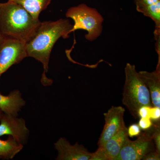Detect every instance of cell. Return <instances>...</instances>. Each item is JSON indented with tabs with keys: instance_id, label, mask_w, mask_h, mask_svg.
<instances>
[{
	"instance_id": "obj_17",
	"label": "cell",
	"mask_w": 160,
	"mask_h": 160,
	"mask_svg": "<svg viewBox=\"0 0 160 160\" xmlns=\"http://www.w3.org/2000/svg\"><path fill=\"white\" fill-rule=\"evenodd\" d=\"M138 125L140 126L141 129L146 130L151 128L153 125L152 120L150 118H140Z\"/></svg>"
},
{
	"instance_id": "obj_5",
	"label": "cell",
	"mask_w": 160,
	"mask_h": 160,
	"mask_svg": "<svg viewBox=\"0 0 160 160\" xmlns=\"http://www.w3.org/2000/svg\"><path fill=\"white\" fill-rule=\"evenodd\" d=\"M153 125L141 133L134 141L126 139L116 160H140L150 152L155 150L152 140Z\"/></svg>"
},
{
	"instance_id": "obj_13",
	"label": "cell",
	"mask_w": 160,
	"mask_h": 160,
	"mask_svg": "<svg viewBox=\"0 0 160 160\" xmlns=\"http://www.w3.org/2000/svg\"><path fill=\"white\" fill-rule=\"evenodd\" d=\"M20 5L35 19H39L41 12L48 7L51 0H8Z\"/></svg>"
},
{
	"instance_id": "obj_23",
	"label": "cell",
	"mask_w": 160,
	"mask_h": 160,
	"mask_svg": "<svg viewBox=\"0 0 160 160\" xmlns=\"http://www.w3.org/2000/svg\"><path fill=\"white\" fill-rule=\"evenodd\" d=\"M3 113H4V112L2 111V109H0V121H1V118H2V117Z\"/></svg>"
},
{
	"instance_id": "obj_24",
	"label": "cell",
	"mask_w": 160,
	"mask_h": 160,
	"mask_svg": "<svg viewBox=\"0 0 160 160\" xmlns=\"http://www.w3.org/2000/svg\"><path fill=\"white\" fill-rule=\"evenodd\" d=\"M2 3H0V7L2 6Z\"/></svg>"
},
{
	"instance_id": "obj_18",
	"label": "cell",
	"mask_w": 160,
	"mask_h": 160,
	"mask_svg": "<svg viewBox=\"0 0 160 160\" xmlns=\"http://www.w3.org/2000/svg\"><path fill=\"white\" fill-rule=\"evenodd\" d=\"M129 137L133 138L138 136L141 133V129L138 124H133L127 128Z\"/></svg>"
},
{
	"instance_id": "obj_3",
	"label": "cell",
	"mask_w": 160,
	"mask_h": 160,
	"mask_svg": "<svg viewBox=\"0 0 160 160\" xmlns=\"http://www.w3.org/2000/svg\"><path fill=\"white\" fill-rule=\"evenodd\" d=\"M122 102L135 119L138 118L139 109L144 106H152L149 89L134 65L126 64Z\"/></svg>"
},
{
	"instance_id": "obj_7",
	"label": "cell",
	"mask_w": 160,
	"mask_h": 160,
	"mask_svg": "<svg viewBox=\"0 0 160 160\" xmlns=\"http://www.w3.org/2000/svg\"><path fill=\"white\" fill-rule=\"evenodd\" d=\"M125 109L122 106H112L104 113L105 125L98 142V147H102L125 125Z\"/></svg>"
},
{
	"instance_id": "obj_14",
	"label": "cell",
	"mask_w": 160,
	"mask_h": 160,
	"mask_svg": "<svg viewBox=\"0 0 160 160\" xmlns=\"http://www.w3.org/2000/svg\"><path fill=\"white\" fill-rule=\"evenodd\" d=\"M23 148V145L12 137L6 140L0 139V159H11Z\"/></svg>"
},
{
	"instance_id": "obj_19",
	"label": "cell",
	"mask_w": 160,
	"mask_h": 160,
	"mask_svg": "<svg viewBox=\"0 0 160 160\" xmlns=\"http://www.w3.org/2000/svg\"><path fill=\"white\" fill-rule=\"evenodd\" d=\"M149 116L152 120L157 121L160 120V108L155 106L151 107Z\"/></svg>"
},
{
	"instance_id": "obj_8",
	"label": "cell",
	"mask_w": 160,
	"mask_h": 160,
	"mask_svg": "<svg viewBox=\"0 0 160 160\" xmlns=\"http://www.w3.org/2000/svg\"><path fill=\"white\" fill-rule=\"evenodd\" d=\"M29 133V129L26 127L24 119L3 113L0 121V137L10 136L24 145L27 142Z\"/></svg>"
},
{
	"instance_id": "obj_16",
	"label": "cell",
	"mask_w": 160,
	"mask_h": 160,
	"mask_svg": "<svg viewBox=\"0 0 160 160\" xmlns=\"http://www.w3.org/2000/svg\"><path fill=\"white\" fill-rule=\"evenodd\" d=\"M160 0H135L136 9L139 12L143 8L157 2Z\"/></svg>"
},
{
	"instance_id": "obj_6",
	"label": "cell",
	"mask_w": 160,
	"mask_h": 160,
	"mask_svg": "<svg viewBox=\"0 0 160 160\" xmlns=\"http://www.w3.org/2000/svg\"><path fill=\"white\" fill-rule=\"evenodd\" d=\"M27 57L26 43L6 37L0 44V78L12 65Z\"/></svg>"
},
{
	"instance_id": "obj_12",
	"label": "cell",
	"mask_w": 160,
	"mask_h": 160,
	"mask_svg": "<svg viewBox=\"0 0 160 160\" xmlns=\"http://www.w3.org/2000/svg\"><path fill=\"white\" fill-rule=\"evenodd\" d=\"M25 104L26 102L22 98L19 90H13L6 96L0 92V109L4 113L17 117L18 113Z\"/></svg>"
},
{
	"instance_id": "obj_1",
	"label": "cell",
	"mask_w": 160,
	"mask_h": 160,
	"mask_svg": "<svg viewBox=\"0 0 160 160\" xmlns=\"http://www.w3.org/2000/svg\"><path fill=\"white\" fill-rule=\"evenodd\" d=\"M72 25L69 20L60 19L56 21H46L41 23L33 36L26 43L27 57L34 58L42 63L43 72L41 82L49 86L52 81L46 77L49 59L53 46L60 38H69Z\"/></svg>"
},
{
	"instance_id": "obj_11",
	"label": "cell",
	"mask_w": 160,
	"mask_h": 160,
	"mask_svg": "<svg viewBox=\"0 0 160 160\" xmlns=\"http://www.w3.org/2000/svg\"><path fill=\"white\" fill-rule=\"evenodd\" d=\"M140 77L147 87L153 106L160 108V58L154 71L139 72Z\"/></svg>"
},
{
	"instance_id": "obj_4",
	"label": "cell",
	"mask_w": 160,
	"mask_h": 160,
	"mask_svg": "<svg viewBox=\"0 0 160 160\" xmlns=\"http://www.w3.org/2000/svg\"><path fill=\"white\" fill-rule=\"evenodd\" d=\"M66 16L74 21L70 33L79 29L86 30L87 33L85 37L89 42L95 41L102 34L104 18L95 8L85 4H80L69 8L66 12Z\"/></svg>"
},
{
	"instance_id": "obj_10",
	"label": "cell",
	"mask_w": 160,
	"mask_h": 160,
	"mask_svg": "<svg viewBox=\"0 0 160 160\" xmlns=\"http://www.w3.org/2000/svg\"><path fill=\"white\" fill-rule=\"evenodd\" d=\"M58 152L57 160H90L92 155L83 145L76 143L72 145L68 140L61 138L54 143Z\"/></svg>"
},
{
	"instance_id": "obj_9",
	"label": "cell",
	"mask_w": 160,
	"mask_h": 160,
	"mask_svg": "<svg viewBox=\"0 0 160 160\" xmlns=\"http://www.w3.org/2000/svg\"><path fill=\"white\" fill-rule=\"evenodd\" d=\"M129 138L127 128L124 125L117 133L102 147L92 153L90 160H116L124 142Z\"/></svg>"
},
{
	"instance_id": "obj_22",
	"label": "cell",
	"mask_w": 160,
	"mask_h": 160,
	"mask_svg": "<svg viewBox=\"0 0 160 160\" xmlns=\"http://www.w3.org/2000/svg\"><path fill=\"white\" fill-rule=\"evenodd\" d=\"M5 38H6V37H5V36L3 34L2 30H1V28H0V44L2 43Z\"/></svg>"
},
{
	"instance_id": "obj_21",
	"label": "cell",
	"mask_w": 160,
	"mask_h": 160,
	"mask_svg": "<svg viewBox=\"0 0 160 160\" xmlns=\"http://www.w3.org/2000/svg\"><path fill=\"white\" fill-rule=\"evenodd\" d=\"M143 160H160V153L156 150L150 152L143 157Z\"/></svg>"
},
{
	"instance_id": "obj_2",
	"label": "cell",
	"mask_w": 160,
	"mask_h": 160,
	"mask_svg": "<svg viewBox=\"0 0 160 160\" xmlns=\"http://www.w3.org/2000/svg\"><path fill=\"white\" fill-rule=\"evenodd\" d=\"M41 22L17 3L8 1L0 7V28L5 37L26 43Z\"/></svg>"
},
{
	"instance_id": "obj_15",
	"label": "cell",
	"mask_w": 160,
	"mask_h": 160,
	"mask_svg": "<svg viewBox=\"0 0 160 160\" xmlns=\"http://www.w3.org/2000/svg\"><path fill=\"white\" fill-rule=\"evenodd\" d=\"M152 140L154 142L156 151L160 153V122L153 124Z\"/></svg>"
},
{
	"instance_id": "obj_20",
	"label": "cell",
	"mask_w": 160,
	"mask_h": 160,
	"mask_svg": "<svg viewBox=\"0 0 160 160\" xmlns=\"http://www.w3.org/2000/svg\"><path fill=\"white\" fill-rule=\"evenodd\" d=\"M152 106H144L141 107L138 110V117L140 118H150V109Z\"/></svg>"
}]
</instances>
